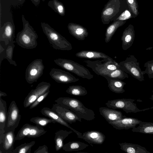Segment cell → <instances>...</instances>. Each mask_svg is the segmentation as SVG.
<instances>
[{
	"mask_svg": "<svg viewBox=\"0 0 153 153\" xmlns=\"http://www.w3.org/2000/svg\"><path fill=\"white\" fill-rule=\"evenodd\" d=\"M54 61L56 65L82 78L89 80L93 78V75L87 68L74 61L65 59L58 58L54 60Z\"/></svg>",
	"mask_w": 153,
	"mask_h": 153,
	"instance_id": "obj_6",
	"label": "cell"
},
{
	"mask_svg": "<svg viewBox=\"0 0 153 153\" xmlns=\"http://www.w3.org/2000/svg\"><path fill=\"white\" fill-rule=\"evenodd\" d=\"M51 85L50 83L46 82L39 83L35 89L31 90L25 97L23 102L24 107H30L38 97L49 90Z\"/></svg>",
	"mask_w": 153,
	"mask_h": 153,
	"instance_id": "obj_11",
	"label": "cell"
},
{
	"mask_svg": "<svg viewBox=\"0 0 153 153\" xmlns=\"http://www.w3.org/2000/svg\"><path fill=\"white\" fill-rule=\"evenodd\" d=\"M30 122L41 126H46L49 123H55L56 121L51 118L44 117H33L30 119Z\"/></svg>",
	"mask_w": 153,
	"mask_h": 153,
	"instance_id": "obj_35",
	"label": "cell"
},
{
	"mask_svg": "<svg viewBox=\"0 0 153 153\" xmlns=\"http://www.w3.org/2000/svg\"><path fill=\"white\" fill-rule=\"evenodd\" d=\"M41 112L43 115L54 120L56 123H57L71 129L77 135L78 138L82 139V134L81 133L73 128L68 124V123L53 111L51 109L48 107H44L42 109Z\"/></svg>",
	"mask_w": 153,
	"mask_h": 153,
	"instance_id": "obj_16",
	"label": "cell"
},
{
	"mask_svg": "<svg viewBox=\"0 0 153 153\" xmlns=\"http://www.w3.org/2000/svg\"><path fill=\"white\" fill-rule=\"evenodd\" d=\"M44 68L42 59H37L33 61L26 70L25 78L26 82L30 84L37 82L42 75Z\"/></svg>",
	"mask_w": 153,
	"mask_h": 153,
	"instance_id": "obj_9",
	"label": "cell"
},
{
	"mask_svg": "<svg viewBox=\"0 0 153 153\" xmlns=\"http://www.w3.org/2000/svg\"><path fill=\"white\" fill-rule=\"evenodd\" d=\"M7 95L6 93L0 91V98L6 96Z\"/></svg>",
	"mask_w": 153,
	"mask_h": 153,
	"instance_id": "obj_44",
	"label": "cell"
},
{
	"mask_svg": "<svg viewBox=\"0 0 153 153\" xmlns=\"http://www.w3.org/2000/svg\"><path fill=\"white\" fill-rule=\"evenodd\" d=\"M142 121L137 119L126 116L117 121L108 123L118 130H127L133 128Z\"/></svg>",
	"mask_w": 153,
	"mask_h": 153,
	"instance_id": "obj_15",
	"label": "cell"
},
{
	"mask_svg": "<svg viewBox=\"0 0 153 153\" xmlns=\"http://www.w3.org/2000/svg\"><path fill=\"white\" fill-rule=\"evenodd\" d=\"M99 111L100 114L108 123L117 121L125 117L121 111L108 107H100Z\"/></svg>",
	"mask_w": 153,
	"mask_h": 153,
	"instance_id": "obj_20",
	"label": "cell"
},
{
	"mask_svg": "<svg viewBox=\"0 0 153 153\" xmlns=\"http://www.w3.org/2000/svg\"><path fill=\"white\" fill-rule=\"evenodd\" d=\"M152 92L153 93V90L152 91ZM149 98L151 100H153V94L152 95L151 97Z\"/></svg>",
	"mask_w": 153,
	"mask_h": 153,
	"instance_id": "obj_45",
	"label": "cell"
},
{
	"mask_svg": "<svg viewBox=\"0 0 153 153\" xmlns=\"http://www.w3.org/2000/svg\"><path fill=\"white\" fill-rule=\"evenodd\" d=\"M14 131L11 130L0 135V153H13L16 140Z\"/></svg>",
	"mask_w": 153,
	"mask_h": 153,
	"instance_id": "obj_12",
	"label": "cell"
},
{
	"mask_svg": "<svg viewBox=\"0 0 153 153\" xmlns=\"http://www.w3.org/2000/svg\"><path fill=\"white\" fill-rule=\"evenodd\" d=\"M73 132L72 130L68 131L63 130H60L56 132L54 141L55 149L56 151H59L62 148L64 145V140L69 134Z\"/></svg>",
	"mask_w": 153,
	"mask_h": 153,
	"instance_id": "obj_24",
	"label": "cell"
},
{
	"mask_svg": "<svg viewBox=\"0 0 153 153\" xmlns=\"http://www.w3.org/2000/svg\"><path fill=\"white\" fill-rule=\"evenodd\" d=\"M66 92L69 94L76 96H85L88 93L85 87L79 85L70 86L66 90Z\"/></svg>",
	"mask_w": 153,
	"mask_h": 153,
	"instance_id": "obj_31",
	"label": "cell"
},
{
	"mask_svg": "<svg viewBox=\"0 0 153 153\" xmlns=\"http://www.w3.org/2000/svg\"><path fill=\"white\" fill-rule=\"evenodd\" d=\"M43 0V1H44V0Z\"/></svg>",
	"mask_w": 153,
	"mask_h": 153,
	"instance_id": "obj_48",
	"label": "cell"
},
{
	"mask_svg": "<svg viewBox=\"0 0 153 153\" xmlns=\"http://www.w3.org/2000/svg\"><path fill=\"white\" fill-rule=\"evenodd\" d=\"M51 109L68 123L72 124L76 122V121H82L81 118L73 112L57 103L53 104Z\"/></svg>",
	"mask_w": 153,
	"mask_h": 153,
	"instance_id": "obj_14",
	"label": "cell"
},
{
	"mask_svg": "<svg viewBox=\"0 0 153 153\" xmlns=\"http://www.w3.org/2000/svg\"><path fill=\"white\" fill-rule=\"evenodd\" d=\"M82 139L89 144H102L104 142L105 135L101 132L95 130L89 131L82 134Z\"/></svg>",
	"mask_w": 153,
	"mask_h": 153,
	"instance_id": "obj_18",
	"label": "cell"
},
{
	"mask_svg": "<svg viewBox=\"0 0 153 153\" xmlns=\"http://www.w3.org/2000/svg\"><path fill=\"white\" fill-rule=\"evenodd\" d=\"M34 153H49L48 147L47 146L43 145L39 146L33 152Z\"/></svg>",
	"mask_w": 153,
	"mask_h": 153,
	"instance_id": "obj_42",
	"label": "cell"
},
{
	"mask_svg": "<svg viewBox=\"0 0 153 153\" xmlns=\"http://www.w3.org/2000/svg\"><path fill=\"white\" fill-rule=\"evenodd\" d=\"M49 74L52 79L59 83L68 84L75 82L79 79L69 72L58 68H52Z\"/></svg>",
	"mask_w": 153,
	"mask_h": 153,
	"instance_id": "obj_13",
	"label": "cell"
},
{
	"mask_svg": "<svg viewBox=\"0 0 153 153\" xmlns=\"http://www.w3.org/2000/svg\"><path fill=\"white\" fill-rule=\"evenodd\" d=\"M56 103L70 110L81 119L88 121L95 118V114L92 110L85 106L80 101L73 98L60 97L55 100Z\"/></svg>",
	"mask_w": 153,
	"mask_h": 153,
	"instance_id": "obj_1",
	"label": "cell"
},
{
	"mask_svg": "<svg viewBox=\"0 0 153 153\" xmlns=\"http://www.w3.org/2000/svg\"><path fill=\"white\" fill-rule=\"evenodd\" d=\"M136 17L129 10L128 7L126 8L115 20H126L129 19Z\"/></svg>",
	"mask_w": 153,
	"mask_h": 153,
	"instance_id": "obj_39",
	"label": "cell"
},
{
	"mask_svg": "<svg viewBox=\"0 0 153 153\" xmlns=\"http://www.w3.org/2000/svg\"><path fill=\"white\" fill-rule=\"evenodd\" d=\"M38 36L35 31L28 23L23 24L22 30L17 34L16 42L22 48L26 49H33L37 45Z\"/></svg>",
	"mask_w": 153,
	"mask_h": 153,
	"instance_id": "obj_4",
	"label": "cell"
},
{
	"mask_svg": "<svg viewBox=\"0 0 153 153\" xmlns=\"http://www.w3.org/2000/svg\"><path fill=\"white\" fill-rule=\"evenodd\" d=\"M128 7L126 0H109L101 12V17L102 23L107 25L111 21L114 22Z\"/></svg>",
	"mask_w": 153,
	"mask_h": 153,
	"instance_id": "obj_2",
	"label": "cell"
},
{
	"mask_svg": "<svg viewBox=\"0 0 153 153\" xmlns=\"http://www.w3.org/2000/svg\"><path fill=\"white\" fill-rule=\"evenodd\" d=\"M43 33L53 48L62 51H70L73 48L71 44L66 38L48 25L42 23Z\"/></svg>",
	"mask_w": 153,
	"mask_h": 153,
	"instance_id": "obj_3",
	"label": "cell"
},
{
	"mask_svg": "<svg viewBox=\"0 0 153 153\" xmlns=\"http://www.w3.org/2000/svg\"><path fill=\"white\" fill-rule=\"evenodd\" d=\"M108 83V87L110 90L117 94L123 93L125 91L123 89L126 83L121 80L111 79L106 77Z\"/></svg>",
	"mask_w": 153,
	"mask_h": 153,
	"instance_id": "obj_26",
	"label": "cell"
},
{
	"mask_svg": "<svg viewBox=\"0 0 153 153\" xmlns=\"http://www.w3.org/2000/svg\"><path fill=\"white\" fill-rule=\"evenodd\" d=\"M35 143V141H33L22 144L14 149L13 153H31V148Z\"/></svg>",
	"mask_w": 153,
	"mask_h": 153,
	"instance_id": "obj_33",
	"label": "cell"
},
{
	"mask_svg": "<svg viewBox=\"0 0 153 153\" xmlns=\"http://www.w3.org/2000/svg\"><path fill=\"white\" fill-rule=\"evenodd\" d=\"M89 145L79 141H72L64 144L62 149L66 152L77 151L83 150Z\"/></svg>",
	"mask_w": 153,
	"mask_h": 153,
	"instance_id": "obj_28",
	"label": "cell"
},
{
	"mask_svg": "<svg viewBox=\"0 0 153 153\" xmlns=\"http://www.w3.org/2000/svg\"><path fill=\"white\" fill-rule=\"evenodd\" d=\"M75 56L79 58L88 59H104L111 58L102 52L93 51H81L76 53Z\"/></svg>",
	"mask_w": 153,
	"mask_h": 153,
	"instance_id": "obj_22",
	"label": "cell"
},
{
	"mask_svg": "<svg viewBox=\"0 0 153 153\" xmlns=\"http://www.w3.org/2000/svg\"><path fill=\"white\" fill-rule=\"evenodd\" d=\"M126 22V20H116L113 22L107 27L105 33V39L106 43L110 42L117 29L123 25Z\"/></svg>",
	"mask_w": 153,
	"mask_h": 153,
	"instance_id": "obj_25",
	"label": "cell"
},
{
	"mask_svg": "<svg viewBox=\"0 0 153 153\" xmlns=\"http://www.w3.org/2000/svg\"><path fill=\"white\" fill-rule=\"evenodd\" d=\"M120 149L127 153H150L146 149L140 145L132 143H119Z\"/></svg>",
	"mask_w": 153,
	"mask_h": 153,
	"instance_id": "obj_23",
	"label": "cell"
},
{
	"mask_svg": "<svg viewBox=\"0 0 153 153\" xmlns=\"http://www.w3.org/2000/svg\"><path fill=\"white\" fill-rule=\"evenodd\" d=\"M19 1H21L22 0H18Z\"/></svg>",
	"mask_w": 153,
	"mask_h": 153,
	"instance_id": "obj_47",
	"label": "cell"
},
{
	"mask_svg": "<svg viewBox=\"0 0 153 153\" xmlns=\"http://www.w3.org/2000/svg\"><path fill=\"white\" fill-rule=\"evenodd\" d=\"M34 1L36 2H38L39 1V0H34Z\"/></svg>",
	"mask_w": 153,
	"mask_h": 153,
	"instance_id": "obj_46",
	"label": "cell"
},
{
	"mask_svg": "<svg viewBox=\"0 0 153 153\" xmlns=\"http://www.w3.org/2000/svg\"><path fill=\"white\" fill-rule=\"evenodd\" d=\"M7 114L6 102L0 98V135L5 133L4 128Z\"/></svg>",
	"mask_w": 153,
	"mask_h": 153,
	"instance_id": "obj_27",
	"label": "cell"
},
{
	"mask_svg": "<svg viewBox=\"0 0 153 153\" xmlns=\"http://www.w3.org/2000/svg\"><path fill=\"white\" fill-rule=\"evenodd\" d=\"M21 117L19 109L15 101L13 100L9 107L4 128L5 132L15 131L19 125Z\"/></svg>",
	"mask_w": 153,
	"mask_h": 153,
	"instance_id": "obj_10",
	"label": "cell"
},
{
	"mask_svg": "<svg viewBox=\"0 0 153 153\" xmlns=\"http://www.w3.org/2000/svg\"><path fill=\"white\" fill-rule=\"evenodd\" d=\"M128 8L137 17L139 13L138 5L137 0H126Z\"/></svg>",
	"mask_w": 153,
	"mask_h": 153,
	"instance_id": "obj_37",
	"label": "cell"
},
{
	"mask_svg": "<svg viewBox=\"0 0 153 153\" xmlns=\"http://www.w3.org/2000/svg\"><path fill=\"white\" fill-rule=\"evenodd\" d=\"M145 70L142 71L143 74H147L149 78H153V60L148 61L144 65Z\"/></svg>",
	"mask_w": 153,
	"mask_h": 153,
	"instance_id": "obj_38",
	"label": "cell"
},
{
	"mask_svg": "<svg viewBox=\"0 0 153 153\" xmlns=\"http://www.w3.org/2000/svg\"><path fill=\"white\" fill-rule=\"evenodd\" d=\"M70 33L79 40H83L88 36V32L83 26L74 23H70L68 25Z\"/></svg>",
	"mask_w": 153,
	"mask_h": 153,
	"instance_id": "obj_21",
	"label": "cell"
},
{
	"mask_svg": "<svg viewBox=\"0 0 153 153\" xmlns=\"http://www.w3.org/2000/svg\"><path fill=\"white\" fill-rule=\"evenodd\" d=\"M53 2L57 12L61 16H64L65 14V10L63 4L57 0H53Z\"/></svg>",
	"mask_w": 153,
	"mask_h": 153,
	"instance_id": "obj_40",
	"label": "cell"
},
{
	"mask_svg": "<svg viewBox=\"0 0 153 153\" xmlns=\"http://www.w3.org/2000/svg\"><path fill=\"white\" fill-rule=\"evenodd\" d=\"M15 42V41L10 42L7 45H5L4 57V59H6L7 60L10 64L16 66L17 64L16 62L13 60V50L15 47L14 43Z\"/></svg>",
	"mask_w": 153,
	"mask_h": 153,
	"instance_id": "obj_30",
	"label": "cell"
},
{
	"mask_svg": "<svg viewBox=\"0 0 153 153\" xmlns=\"http://www.w3.org/2000/svg\"><path fill=\"white\" fill-rule=\"evenodd\" d=\"M86 66L91 68L97 74L103 76L106 74L120 68L119 63L112 58L101 60H85Z\"/></svg>",
	"mask_w": 153,
	"mask_h": 153,
	"instance_id": "obj_5",
	"label": "cell"
},
{
	"mask_svg": "<svg viewBox=\"0 0 153 153\" xmlns=\"http://www.w3.org/2000/svg\"><path fill=\"white\" fill-rule=\"evenodd\" d=\"M135 38L134 26L130 24L125 29L121 38L122 48L125 51L130 48L132 45Z\"/></svg>",
	"mask_w": 153,
	"mask_h": 153,
	"instance_id": "obj_19",
	"label": "cell"
},
{
	"mask_svg": "<svg viewBox=\"0 0 153 153\" xmlns=\"http://www.w3.org/2000/svg\"><path fill=\"white\" fill-rule=\"evenodd\" d=\"M134 56L130 55L125 60L119 63L120 68L126 73L140 81L144 80V74L139 66V63Z\"/></svg>",
	"mask_w": 153,
	"mask_h": 153,
	"instance_id": "obj_7",
	"label": "cell"
},
{
	"mask_svg": "<svg viewBox=\"0 0 153 153\" xmlns=\"http://www.w3.org/2000/svg\"><path fill=\"white\" fill-rule=\"evenodd\" d=\"M134 100L131 99H118L108 100L105 105L107 107L114 109H121L126 113H134L148 110L153 108V107L140 110L137 106V104L134 102Z\"/></svg>",
	"mask_w": 153,
	"mask_h": 153,
	"instance_id": "obj_8",
	"label": "cell"
},
{
	"mask_svg": "<svg viewBox=\"0 0 153 153\" xmlns=\"http://www.w3.org/2000/svg\"><path fill=\"white\" fill-rule=\"evenodd\" d=\"M50 91L49 90L46 92L42 95L38 97L36 100L30 106L29 108L31 109L37 106L48 96Z\"/></svg>",
	"mask_w": 153,
	"mask_h": 153,
	"instance_id": "obj_41",
	"label": "cell"
},
{
	"mask_svg": "<svg viewBox=\"0 0 153 153\" xmlns=\"http://www.w3.org/2000/svg\"><path fill=\"white\" fill-rule=\"evenodd\" d=\"M43 128L38 125H32L30 131L27 137L29 138H36L39 137L46 132Z\"/></svg>",
	"mask_w": 153,
	"mask_h": 153,
	"instance_id": "obj_34",
	"label": "cell"
},
{
	"mask_svg": "<svg viewBox=\"0 0 153 153\" xmlns=\"http://www.w3.org/2000/svg\"><path fill=\"white\" fill-rule=\"evenodd\" d=\"M103 77L105 78L107 77L111 79L121 80L128 77L127 73L122 70L120 68L106 74Z\"/></svg>",
	"mask_w": 153,
	"mask_h": 153,
	"instance_id": "obj_32",
	"label": "cell"
},
{
	"mask_svg": "<svg viewBox=\"0 0 153 153\" xmlns=\"http://www.w3.org/2000/svg\"><path fill=\"white\" fill-rule=\"evenodd\" d=\"M15 27L10 22H8L1 28L0 33V41L3 42L6 45L10 42H15Z\"/></svg>",
	"mask_w": 153,
	"mask_h": 153,
	"instance_id": "obj_17",
	"label": "cell"
},
{
	"mask_svg": "<svg viewBox=\"0 0 153 153\" xmlns=\"http://www.w3.org/2000/svg\"><path fill=\"white\" fill-rule=\"evenodd\" d=\"M32 125L28 123L24 124L19 131L16 136V140H20L23 139L29 133Z\"/></svg>",
	"mask_w": 153,
	"mask_h": 153,
	"instance_id": "obj_36",
	"label": "cell"
},
{
	"mask_svg": "<svg viewBox=\"0 0 153 153\" xmlns=\"http://www.w3.org/2000/svg\"><path fill=\"white\" fill-rule=\"evenodd\" d=\"M133 132L153 134V123L141 121L139 126L132 128Z\"/></svg>",
	"mask_w": 153,
	"mask_h": 153,
	"instance_id": "obj_29",
	"label": "cell"
},
{
	"mask_svg": "<svg viewBox=\"0 0 153 153\" xmlns=\"http://www.w3.org/2000/svg\"><path fill=\"white\" fill-rule=\"evenodd\" d=\"M5 45L4 46H3V45L0 42V65L1 64L2 61L4 59V51L5 49Z\"/></svg>",
	"mask_w": 153,
	"mask_h": 153,
	"instance_id": "obj_43",
	"label": "cell"
}]
</instances>
